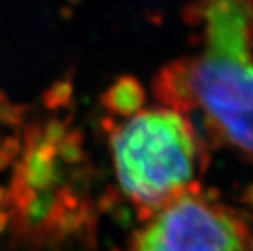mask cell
I'll return each instance as SVG.
<instances>
[{
  "mask_svg": "<svg viewBox=\"0 0 253 251\" xmlns=\"http://www.w3.org/2000/svg\"><path fill=\"white\" fill-rule=\"evenodd\" d=\"M183 18L194 50L161 68L153 96L253 162V0H188Z\"/></svg>",
  "mask_w": 253,
  "mask_h": 251,
  "instance_id": "obj_1",
  "label": "cell"
},
{
  "mask_svg": "<svg viewBox=\"0 0 253 251\" xmlns=\"http://www.w3.org/2000/svg\"><path fill=\"white\" fill-rule=\"evenodd\" d=\"M103 129L119 185L140 218L199 189L210 145L187 115L159 103L144 105L126 117H105Z\"/></svg>",
  "mask_w": 253,
  "mask_h": 251,
  "instance_id": "obj_2",
  "label": "cell"
},
{
  "mask_svg": "<svg viewBox=\"0 0 253 251\" xmlns=\"http://www.w3.org/2000/svg\"><path fill=\"white\" fill-rule=\"evenodd\" d=\"M249 241L244 221L197 189L147 218L132 251H247Z\"/></svg>",
  "mask_w": 253,
  "mask_h": 251,
  "instance_id": "obj_3",
  "label": "cell"
},
{
  "mask_svg": "<svg viewBox=\"0 0 253 251\" xmlns=\"http://www.w3.org/2000/svg\"><path fill=\"white\" fill-rule=\"evenodd\" d=\"M15 179L34 192L56 188L62 180L58 165L56 147L45 143L42 127L31 124L25 129V150L21 162L17 164Z\"/></svg>",
  "mask_w": 253,
  "mask_h": 251,
  "instance_id": "obj_4",
  "label": "cell"
},
{
  "mask_svg": "<svg viewBox=\"0 0 253 251\" xmlns=\"http://www.w3.org/2000/svg\"><path fill=\"white\" fill-rule=\"evenodd\" d=\"M111 117H126L146 105V91L132 76H122L100 96Z\"/></svg>",
  "mask_w": 253,
  "mask_h": 251,
  "instance_id": "obj_5",
  "label": "cell"
},
{
  "mask_svg": "<svg viewBox=\"0 0 253 251\" xmlns=\"http://www.w3.org/2000/svg\"><path fill=\"white\" fill-rule=\"evenodd\" d=\"M65 212L59 201V189L52 188L37 192L35 197L21 209H18V216L21 224L31 230L49 229L55 232L56 219Z\"/></svg>",
  "mask_w": 253,
  "mask_h": 251,
  "instance_id": "obj_6",
  "label": "cell"
},
{
  "mask_svg": "<svg viewBox=\"0 0 253 251\" xmlns=\"http://www.w3.org/2000/svg\"><path fill=\"white\" fill-rule=\"evenodd\" d=\"M75 85L70 77H62L50 83V86L42 93L41 102L45 109L56 110L61 108H70L73 103Z\"/></svg>",
  "mask_w": 253,
  "mask_h": 251,
  "instance_id": "obj_7",
  "label": "cell"
},
{
  "mask_svg": "<svg viewBox=\"0 0 253 251\" xmlns=\"http://www.w3.org/2000/svg\"><path fill=\"white\" fill-rule=\"evenodd\" d=\"M84 133L79 129L70 130L65 138L56 145V156L68 165H81L86 161V153L84 150Z\"/></svg>",
  "mask_w": 253,
  "mask_h": 251,
  "instance_id": "obj_8",
  "label": "cell"
},
{
  "mask_svg": "<svg viewBox=\"0 0 253 251\" xmlns=\"http://www.w3.org/2000/svg\"><path fill=\"white\" fill-rule=\"evenodd\" d=\"M26 106L14 105L8 100V97L0 91V124L8 127H18L25 121Z\"/></svg>",
  "mask_w": 253,
  "mask_h": 251,
  "instance_id": "obj_9",
  "label": "cell"
},
{
  "mask_svg": "<svg viewBox=\"0 0 253 251\" xmlns=\"http://www.w3.org/2000/svg\"><path fill=\"white\" fill-rule=\"evenodd\" d=\"M72 118H73V115L70 113V115H67L65 118L53 117L45 123V126L42 127V136H44L45 143L56 147L65 138V135L70 132Z\"/></svg>",
  "mask_w": 253,
  "mask_h": 251,
  "instance_id": "obj_10",
  "label": "cell"
},
{
  "mask_svg": "<svg viewBox=\"0 0 253 251\" xmlns=\"http://www.w3.org/2000/svg\"><path fill=\"white\" fill-rule=\"evenodd\" d=\"M0 147H2V150H5L12 159H15L21 150V141H20L18 136H8V138H5L2 141Z\"/></svg>",
  "mask_w": 253,
  "mask_h": 251,
  "instance_id": "obj_11",
  "label": "cell"
},
{
  "mask_svg": "<svg viewBox=\"0 0 253 251\" xmlns=\"http://www.w3.org/2000/svg\"><path fill=\"white\" fill-rule=\"evenodd\" d=\"M12 162H14V159L5 150H2V147H0V173L5 171Z\"/></svg>",
  "mask_w": 253,
  "mask_h": 251,
  "instance_id": "obj_12",
  "label": "cell"
},
{
  "mask_svg": "<svg viewBox=\"0 0 253 251\" xmlns=\"http://www.w3.org/2000/svg\"><path fill=\"white\" fill-rule=\"evenodd\" d=\"M9 219H11V212L0 208V233H2L6 229Z\"/></svg>",
  "mask_w": 253,
  "mask_h": 251,
  "instance_id": "obj_13",
  "label": "cell"
},
{
  "mask_svg": "<svg viewBox=\"0 0 253 251\" xmlns=\"http://www.w3.org/2000/svg\"><path fill=\"white\" fill-rule=\"evenodd\" d=\"M5 197H6V191H5L2 186H0V206H2V203H3Z\"/></svg>",
  "mask_w": 253,
  "mask_h": 251,
  "instance_id": "obj_14",
  "label": "cell"
}]
</instances>
